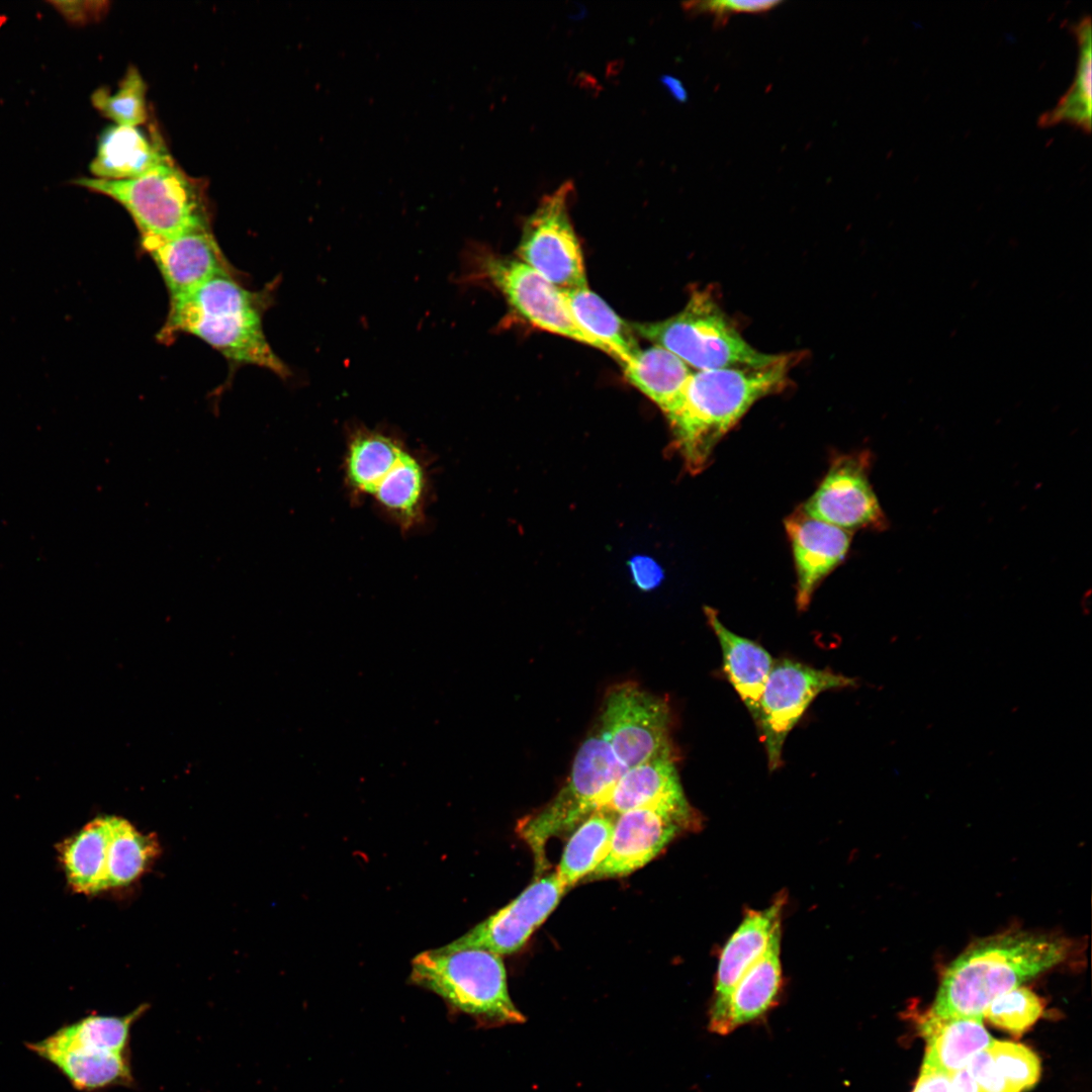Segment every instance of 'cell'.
Segmentation results:
<instances>
[{
  "label": "cell",
  "mask_w": 1092,
  "mask_h": 1092,
  "mask_svg": "<svg viewBox=\"0 0 1092 1092\" xmlns=\"http://www.w3.org/2000/svg\"><path fill=\"white\" fill-rule=\"evenodd\" d=\"M273 289L254 291L234 274L218 275L184 293L170 296L169 311L159 332L162 343L181 334L199 338L229 361L254 365L286 379L289 367L276 355L263 329V315Z\"/></svg>",
  "instance_id": "1"
},
{
  "label": "cell",
  "mask_w": 1092,
  "mask_h": 1092,
  "mask_svg": "<svg viewBox=\"0 0 1092 1092\" xmlns=\"http://www.w3.org/2000/svg\"><path fill=\"white\" fill-rule=\"evenodd\" d=\"M1068 939L1011 931L976 941L946 968L930 1014L941 1018H984L999 995L1064 962Z\"/></svg>",
  "instance_id": "2"
},
{
  "label": "cell",
  "mask_w": 1092,
  "mask_h": 1092,
  "mask_svg": "<svg viewBox=\"0 0 1092 1092\" xmlns=\"http://www.w3.org/2000/svg\"><path fill=\"white\" fill-rule=\"evenodd\" d=\"M794 358L784 354L762 367L692 372L677 406L666 417L689 471L706 467L720 440L757 400L785 388Z\"/></svg>",
  "instance_id": "3"
},
{
  "label": "cell",
  "mask_w": 1092,
  "mask_h": 1092,
  "mask_svg": "<svg viewBox=\"0 0 1092 1092\" xmlns=\"http://www.w3.org/2000/svg\"><path fill=\"white\" fill-rule=\"evenodd\" d=\"M145 1011L142 1005L124 1016L88 1015L26 1046L56 1067L78 1091L128 1086L132 1083L130 1030Z\"/></svg>",
  "instance_id": "4"
},
{
  "label": "cell",
  "mask_w": 1092,
  "mask_h": 1092,
  "mask_svg": "<svg viewBox=\"0 0 1092 1092\" xmlns=\"http://www.w3.org/2000/svg\"><path fill=\"white\" fill-rule=\"evenodd\" d=\"M410 980L441 997L454 1011L486 1027L516 1024L525 1016L511 999L500 956L466 948L424 951L414 958Z\"/></svg>",
  "instance_id": "5"
},
{
  "label": "cell",
  "mask_w": 1092,
  "mask_h": 1092,
  "mask_svg": "<svg viewBox=\"0 0 1092 1092\" xmlns=\"http://www.w3.org/2000/svg\"><path fill=\"white\" fill-rule=\"evenodd\" d=\"M75 183L121 204L135 222L142 245L209 228L202 187L174 161L134 179L79 178Z\"/></svg>",
  "instance_id": "6"
},
{
  "label": "cell",
  "mask_w": 1092,
  "mask_h": 1092,
  "mask_svg": "<svg viewBox=\"0 0 1092 1092\" xmlns=\"http://www.w3.org/2000/svg\"><path fill=\"white\" fill-rule=\"evenodd\" d=\"M635 331L695 371L762 367L780 357L762 353L747 343L707 290H696L677 314L636 325Z\"/></svg>",
  "instance_id": "7"
},
{
  "label": "cell",
  "mask_w": 1092,
  "mask_h": 1092,
  "mask_svg": "<svg viewBox=\"0 0 1092 1092\" xmlns=\"http://www.w3.org/2000/svg\"><path fill=\"white\" fill-rule=\"evenodd\" d=\"M626 769L599 732L585 738L565 785L548 804L518 825L534 855L537 874L547 867V842L599 811Z\"/></svg>",
  "instance_id": "8"
},
{
  "label": "cell",
  "mask_w": 1092,
  "mask_h": 1092,
  "mask_svg": "<svg viewBox=\"0 0 1092 1092\" xmlns=\"http://www.w3.org/2000/svg\"><path fill=\"white\" fill-rule=\"evenodd\" d=\"M458 284L487 281L531 325L600 349L576 325L563 292L519 259L477 247L465 250Z\"/></svg>",
  "instance_id": "9"
},
{
  "label": "cell",
  "mask_w": 1092,
  "mask_h": 1092,
  "mask_svg": "<svg viewBox=\"0 0 1092 1092\" xmlns=\"http://www.w3.org/2000/svg\"><path fill=\"white\" fill-rule=\"evenodd\" d=\"M670 720L663 699L627 681L608 691L598 732L628 769L672 756Z\"/></svg>",
  "instance_id": "10"
},
{
  "label": "cell",
  "mask_w": 1092,
  "mask_h": 1092,
  "mask_svg": "<svg viewBox=\"0 0 1092 1092\" xmlns=\"http://www.w3.org/2000/svg\"><path fill=\"white\" fill-rule=\"evenodd\" d=\"M856 687L854 678L782 658L774 661L759 701L756 725L770 770L782 763L785 741L812 701L822 692Z\"/></svg>",
  "instance_id": "11"
},
{
  "label": "cell",
  "mask_w": 1092,
  "mask_h": 1092,
  "mask_svg": "<svg viewBox=\"0 0 1092 1092\" xmlns=\"http://www.w3.org/2000/svg\"><path fill=\"white\" fill-rule=\"evenodd\" d=\"M571 188L566 182L543 198L526 220L518 247L519 260L560 290L586 285L581 249L567 209Z\"/></svg>",
  "instance_id": "12"
},
{
  "label": "cell",
  "mask_w": 1092,
  "mask_h": 1092,
  "mask_svg": "<svg viewBox=\"0 0 1092 1092\" xmlns=\"http://www.w3.org/2000/svg\"><path fill=\"white\" fill-rule=\"evenodd\" d=\"M868 470L866 454L837 457L802 510L851 533L858 529H882L886 520Z\"/></svg>",
  "instance_id": "13"
},
{
  "label": "cell",
  "mask_w": 1092,
  "mask_h": 1092,
  "mask_svg": "<svg viewBox=\"0 0 1092 1092\" xmlns=\"http://www.w3.org/2000/svg\"><path fill=\"white\" fill-rule=\"evenodd\" d=\"M565 892L556 873L543 876L507 906L440 948L447 951L478 948L498 956L513 953L545 921Z\"/></svg>",
  "instance_id": "14"
},
{
  "label": "cell",
  "mask_w": 1092,
  "mask_h": 1092,
  "mask_svg": "<svg viewBox=\"0 0 1092 1092\" xmlns=\"http://www.w3.org/2000/svg\"><path fill=\"white\" fill-rule=\"evenodd\" d=\"M699 825L700 819L657 807L618 814L609 851L587 880L627 876L657 856L679 833Z\"/></svg>",
  "instance_id": "15"
},
{
  "label": "cell",
  "mask_w": 1092,
  "mask_h": 1092,
  "mask_svg": "<svg viewBox=\"0 0 1092 1092\" xmlns=\"http://www.w3.org/2000/svg\"><path fill=\"white\" fill-rule=\"evenodd\" d=\"M784 897L767 908L750 910L724 945L717 969L714 996L709 1012V1029L716 1034L731 1032L729 1002L731 994L746 971L768 948L775 934L781 931Z\"/></svg>",
  "instance_id": "16"
},
{
  "label": "cell",
  "mask_w": 1092,
  "mask_h": 1092,
  "mask_svg": "<svg viewBox=\"0 0 1092 1092\" xmlns=\"http://www.w3.org/2000/svg\"><path fill=\"white\" fill-rule=\"evenodd\" d=\"M797 574L796 603L808 608L820 582L844 559L851 532L807 515L802 508L785 520Z\"/></svg>",
  "instance_id": "17"
},
{
  "label": "cell",
  "mask_w": 1092,
  "mask_h": 1092,
  "mask_svg": "<svg viewBox=\"0 0 1092 1092\" xmlns=\"http://www.w3.org/2000/svg\"><path fill=\"white\" fill-rule=\"evenodd\" d=\"M158 267L170 296L218 275L234 274L209 228L142 245Z\"/></svg>",
  "instance_id": "18"
},
{
  "label": "cell",
  "mask_w": 1092,
  "mask_h": 1092,
  "mask_svg": "<svg viewBox=\"0 0 1092 1092\" xmlns=\"http://www.w3.org/2000/svg\"><path fill=\"white\" fill-rule=\"evenodd\" d=\"M641 807H657L700 819L685 796L672 756L658 757L626 769L599 811L617 816Z\"/></svg>",
  "instance_id": "19"
},
{
  "label": "cell",
  "mask_w": 1092,
  "mask_h": 1092,
  "mask_svg": "<svg viewBox=\"0 0 1092 1092\" xmlns=\"http://www.w3.org/2000/svg\"><path fill=\"white\" fill-rule=\"evenodd\" d=\"M172 161L159 135L140 126L114 124L101 133L90 171L98 179L127 180Z\"/></svg>",
  "instance_id": "20"
},
{
  "label": "cell",
  "mask_w": 1092,
  "mask_h": 1092,
  "mask_svg": "<svg viewBox=\"0 0 1092 1092\" xmlns=\"http://www.w3.org/2000/svg\"><path fill=\"white\" fill-rule=\"evenodd\" d=\"M704 612L721 646L725 673L756 723L760 697L775 660L758 643L727 629L715 609L706 606Z\"/></svg>",
  "instance_id": "21"
},
{
  "label": "cell",
  "mask_w": 1092,
  "mask_h": 1092,
  "mask_svg": "<svg viewBox=\"0 0 1092 1092\" xmlns=\"http://www.w3.org/2000/svg\"><path fill=\"white\" fill-rule=\"evenodd\" d=\"M407 451L402 441L379 429L355 425L349 429L344 457L348 488L355 495H372Z\"/></svg>",
  "instance_id": "22"
},
{
  "label": "cell",
  "mask_w": 1092,
  "mask_h": 1092,
  "mask_svg": "<svg viewBox=\"0 0 1092 1092\" xmlns=\"http://www.w3.org/2000/svg\"><path fill=\"white\" fill-rule=\"evenodd\" d=\"M920 1029L926 1041L922 1066L949 1075L965 1068L973 1056L993 1041L979 1018H941L928 1012Z\"/></svg>",
  "instance_id": "23"
},
{
  "label": "cell",
  "mask_w": 1092,
  "mask_h": 1092,
  "mask_svg": "<svg viewBox=\"0 0 1092 1092\" xmlns=\"http://www.w3.org/2000/svg\"><path fill=\"white\" fill-rule=\"evenodd\" d=\"M627 380L667 417L677 406L693 370L666 349L653 345L622 365Z\"/></svg>",
  "instance_id": "24"
},
{
  "label": "cell",
  "mask_w": 1092,
  "mask_h": 1092,
  "mask_svg": "<svg viewBox=\"0 0 1092 1092\" xmlns=\"http://www.w3.org/2000/svg\"><path fill=\"white\" fill-rule=\"evenodd\" d=\"M781 931L772 937L764 954L759 958L736 984L729 1002L731 1032L753 1022L778 1002L782 988Z\"/></svg>",
  "instance_id": "25"
},
{
  "label": "cell",
  "mask_w": 1092,
  "mask_h": 1092,
  "mask_svg": "<svg viewBox=\"0 0 1092 1092\" xmlns=\"http://www.w3.org/2000/svg\"><path fill=\"white\" fill-rule=\"evenodd\" d=\"M576 325L622 365L638 351L630 327L596 293L581 286L562 290Z\"/></svg>",
  "instance_id": "26"
},
{
  "label": "cell",
  "mask_w": 1092,
  "mask_h": 1092,
  "mask_svg": "<svg viewBox=\"0 0 1092 1092\" xmlns=\"http://www.w3.org/2000/svg\"><path fill=\"white\" fill-rule=\"evenodd\" d=\"M427 487V471L423 462L407 450L371 496L380 510L406 532L424 519Z\"/></svg>",
  "instance_id": "27"
},
{
  "label": "cell",
  "mask_w": 1092,
  "mask_h": 1092,
  "mask_svg": "<svg viewBox=\"0 0 1092 1092\" xmlns=\"http://www.w3.org/2000/svg\"><path fill=\"white\" fill-rule=\"evenodd\" d=\"M115 816L96 818L62 849L65 871L73 888L82 893L106 890V868Z\"/></svg>",
  "instance_id": "28"
},
{
  "label": "cell",
  "mask_w": 1092,
  "mask_h": 1092,
  "mask_svg": "<svg viewBox=\"0 0 1092 1092\" xmlns=\"http://www.w3.org/2000/svg\"><path fill=\"white\" fill-rule=\"evenodd\" d=\"M616 816L596 811L570 836L556 873L565 891L587 879L607 855Z\"/></svg>",
  "instance_id": "29"
},
{
  "label": "cell",
  "mask_w": 1092,
  "mask_h": 1092,
  "mask_svg": "<svg viewBox=\"0 0 1092 1092\" xmlns=\"http://www.w3.org/2000/svg\"><path fill=\"white\" fill-rule=\"evenodd\" d=\"M1079 44L1075 80L1056 106L1039 118L1041 125L1067 121L1085 130L1091 128V20L1083 17L1074 27Z\"/></svg>",
  "instance_id": "30"
},
{
  "label": "cell",
  "mask_w": 1092,
  "mask_h": 1092,
  "mask_svg": "<svg viewBox=\"0 0 1092 1092\" xmlns=\"http://www.w3.org/2000/svg\"><path fill=\"white\" fill-rule=\"evenodd\" d=\"M157 850V842L151 835L139 832L125 819L115 817L108 848L107 889L134 881L145 871Z\"/></svg>",
  "instance_id": "31"
},
{
  "label": "cell",
  "mask_w": 1092,
  "mask_h": 1092,
  "mask_svg": "<svg viewBox=\"0 0 1092 1092\" xmlns=\"http://www.w3.org/2000/svg\"><path fill=\"white\" fill-rule=\"evenodd\" d=\"M147 85L139 70L128 68L117 90L99 88L91 96L93 105L115 124L140 126L147 120Z\"/></svg>",
  "instance_id": "32"
},
{
  "label": "cell",
  "mask_w": 1092,
  "mask_h": 1092,
  "mask_svg": "<svg viewBox=\"0 0 1092 1092\" xmlns=\"http://www.w3.org/2000/svg\"><path fill=\"white\" fill-rule=\"evenodd\" d=\"M1042 1011V1000L1031 990L1019 986L997 996L986 1008L984 1017L1018 1036L1036 1022Z\"/></svg>",
  "instance_id": "33"
},
{
  "label": "cell",
  "mask_w": 1092,
  "mask_h": 1092,
  "mask_svg": "<svg viewBox=\"0 0 1092 1092\" xmlns=\"http://www.w3.org/2000/svg\"><path fill=\"white\" fill-rule=\"evenodd\" d=\"M1008 1083L1018 1092L1032 1088L1040 1077L1037 1056L1023 1044L995 1040L987 1049Z\"/></svg>",
  "instance_id": "34"
},
{
  "label": "cell",
  "mask_w": 1092,
  "mask_h": 1092,
  "mask_svg": "<svg viewBox=\"0 0 1092 1092\" xmlns=\"http://www.w3.org/2000/svg\"><path fill=\"white\" fill-rule=\"evenodd\" d=\"M781 1H698L686 4V9L693 13H706L712 15L714 24L725 25L730 15L735 13H763L774 9Z\"/></svg>",
  "instance_id": "35"
},
{
  "label": "cell",
  "mask_w": 1092,
  "mask_h": 1092,
  "mask_svg": "<svg viewBox=\"0 0 1092 1092\" xmlns=\"http://www.w3.org/2000/svg\"><path fill=\"white\" fill-rule=\"evenodd\" d=\"M966 1067L981 1092H1018L1004 1078L988 1050L973 1056Z\"/></svg>",
  "instance_id": "36"
},
{
  "label": "cell",
  "mask_w": 1092,
  "mask_h": 1092,
  "mask_svg": "<svg viewBox=\"0 0 1092 1092\" xmlns=\"http://www.w3.org/2000/svg\"><path fill=\"white\" fill-rule=\"evenodd\" d=\"M630 570L633 581L642 590H650L656 587L663 577L660 566L651 558L637 556L630 560Z\"/></svg>",
  "instance_id": "37"
},
{
  "label": "cell",
  "mask_w": 1092,
  "mask_h": 1092,
  "mask_svg": "<svg viewBox=\"0 0 1092 1092\" xmlns=\"http://www.w3.org/2000/svg\"><path fill=\"white\" fill-rule=\"evenodd\" d=\"M912 1092H951L950 1075L922 1066Z\"/></svg>",
  "instance_id": "38"
},
{
  "label": "cell",
  "mask_w": 1092,
  "mask_h": 1092,
  "mask_svg": "<svg viewBox=\"0 0 1092 1092\" xmlns=\"http://www.w3.org/2000/svg\"><path fill=\"white\" fill-rule=\"evenodd\" d=\"M951 1092H981L967 1067L950 1075Z\"/></svg>",
  "instance_id": "39"
},
{
  "label": "cell",
  "mask_w": 1092,
  "mask_h": 1092,
  "mask_svg": "<svg viewBox=\"0 0 1092 1092\" xmlns=\"http://www.w3.org/2000/svg\"><path fill=\"white\" fill-rule=\"evenodd\" d=\"M665 84L671 90V93H672V95L674 97H676L678 100H685L686 99V96H687L686 91L681 87L680 82L678 80H675L673 78H669L668 80H665Z\"/></svg>",
  "instance_id": "40"
}]
</instances>
